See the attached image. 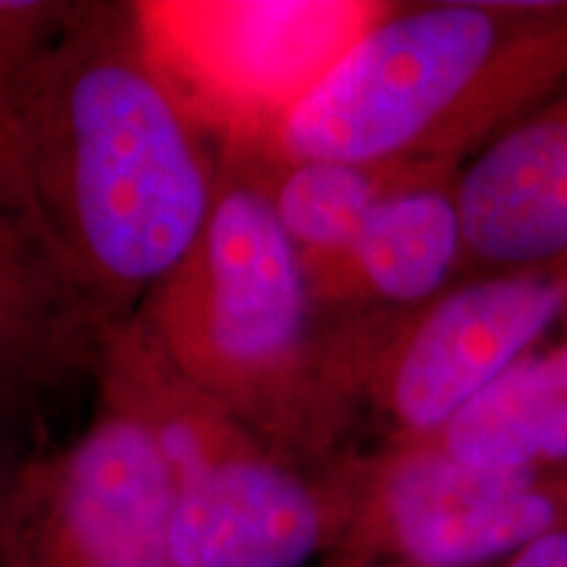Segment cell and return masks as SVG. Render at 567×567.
I'll list each match as a JSON object with an SVG mask.
<instances>
[{
    "instance_id": "cell-1",
    "label": "cell",
    "mask_w": 567,
    "mask_h": 567,
    "mask_svg": "<svg viewBox=\"0 0 567 567\" xmlns=\"http://www.w3.org/2000/svg\"><path fill=\"white\" fill-rule=\"evenodd\" d=\"M0 147L113 326L200 239L221 163L122 0L55 6L0 95Z\"/></svg>"
},
{
    "instance_id": "cell-2",
    "label": "cell",
    "mask_w": 567,
    "mask_h": 567,
    "mask_svg": "<svg viewBox=\"0 0 567 567\" xmlns=\"http://www.w3.org/2000/svg\"><path fill=\"white\" fill-rule=\"evenodd\" d=\"M134 321L234 423L313 471L337 463L381 347L373 323L318 302L243 153L218 163L200 239Z\"/></svg>"
},
{
    "instance_id": "cell-3",
    "label": "cell",
    "mask_w": 567,
    "mask_h": 567,
    "mask_svg": "<svg viewBox=\"0 0 567 567\" xmlns=\"http://www.w3.org/2000/svg\"><path fill=\"white\" fill-rule=\"evenodd\" d=\"M565 84L567 0L389 3L252 155L463 168Z\"/></svg>"
},
{
    "instance_id": "cell-4",
    "label": "cell",
    "mask_w": 567,
    "mask_h": 567,
    "mask_svg": "<svg viewBox=\"0 0 567 567\" xmlns=\"http://www.w3.org/2000/svg\"><path fill=\"white\" fill-rule=\"evenodd\" d=\"M339 563L478 567L567 526V471H484L431 442L329 467Z\"/></svg>"
},
{
    "instance_id": "cell-5",
    "label": "cell",
    "mask_w": 567,
    "mask_h": 567,
    "mask_svg": "<svg viewBox=\"0 0 567 567\" xmlns=\"http://www.w3.org/2000/svg\"><path fill=\"white\" fill-rule=\"evenodd\" d=\"M174 496L153 436L95 402L80 436L24 467L0 567H172Z\"/></svg>"
},
{
    "instance_id": "cell-6",
    "label": "cell",
    "mask_w": 567,
    "mask_h": 567,
    "mask_svg": "<svg viewBox=\"0 0 567 567\" xmlns=\"http://www.w3.org/2000/svg\"><path fill=\"white\" fill-rule=\"evenodd\" d=\"M557 321H567V260L457 281L381 344L365 400L392 442L434 439Z\"/></svg>"
},
{
    "instance_id": "cell-7",
    "label": "cell",
    "mask_w": 567,
    "mask_h": 567,
    "mask_svg": "<svg viewBox=\"0 0 567 567\" xmlns=\"http://www.w3.org/2000/svg\"><path fill=\"white\" fill-rule=\"evenodd\" d=\"M389 3H189L168 21L166 71L187 69L229 151L255 153L284 113L347 53ZM153 9V6H151ZM155 53V51H153Z\"/></svg>"
},
{
    "instance_id": "cell-8",
    "label": "cell",
    "mask_w": 567,
    "mask_h": 567,
    "mask_svg": "<svg viewBox=\"0 0 567 567\" xmlns=\"http://www.w3.org/2000/svg\"><path fill=\"white\" fill-rule=\"evenodd\" d=\"M113 326L0 147V421L38 455L53 415L97 389Z\"/></svg>"
},
{
    "instance_id": "cell-9",
    "label": "cell",
    "mask_w": 567,
    "mask_h": 567,
    "mask_svg": "<svg viewBox=\"0 0 567 567\" xmlns=\"http://www.w3.org/2000/svg\"><path fill=\"white\" fill-rule=\"evenodd\" d=\"M334 496L323 471L258 439L224 452L176 486L172 567H302L331 549Z\"/></svg>"
},
{
    "instance_id": "cell-10",
    "label": "cell",
    "mask_w": 567,
    "mask_h": 567,
    "mask_svg": "<svg viewBox=\"0 0 567 567\" xmlns=\"http://www.w3.org/2000/svg\"><path fill=\"white\" fill-rule=\"evenodd\" d=\"M465 274L567 260V84L457 174Z\"/></svg>"
},
{
    "instance_id": "cell-11",
    "label": "cell",
    "mask_w": 567,
    "mask_h": 567,
    "mask_svg": "<svg viewBox=\"0 0 567 567\" xmlns=\"http://www.w3.org/2000/svg\"><path fill=\"white\" fill-rule=\"evenodd\" d=\"M460 168L400 189L375 208L347 260L329 313L405 323L465 274Z\"/></svg>"
},
{
    "instance_id": "cell-12",
    "label": "cell",
    "mask_w": 567,
    "mask_h": 567,
    "mask_svg": "<svg viewBox=\"0 0 567 567\" xmlns=\"http://www.w3.org/2000/svg\"><path fill=\"white\" fill-rule=\"evenodd\" d=\"M255 163L274 216L300 255L310 289L329 305L365 224L386 197L457 166L425 163L264 161Z\"/></svg>"
},
{
    "instance_id": "cell-13",
    "label": "cell",
    "mask_w": 567,
    "mask_h": 567,
    "mask_svg": "<svg viewBox=\"0 0 567 567\" xmlns=\"http://www.w3.org/2000/svg\"><path fill=\"white\" fill-rule=\"evenodd\" d=\"M425 442L484 471H567V339L530 352Z\"/></svg>"
},
{
    "instance_id": "cell-14",
    "label": "cell",
    "mask_w": 567,
    "mask_h": 567,
    "mask_svg": "<svg viewBox=\"0 0 567 567\" xmlns=\"http://www.w3.org/2000/svg\"><path fill=\"white\" fill-rule=\"evenodd\" d=\"M59 0H0V95L51 21Z\"/></svg>"
},
{
    "instance_id": "cell-15",
    "label": "cell",
    "mask_w": 567,
    "mask_h": 567,
    "mask_svg": "<svg viewBox=\"0 0 567 567\" xmlns=\"http://www.w3.org/2000/svg\"><path fill=\"white\" fill-rule=\"evenodd\" d=\"M38 457V452L21 439L17 431L0 421V549H3V534L6 523H9V513L13 505V496L24 476V467Z\"/></svg>"
},
{
    "instance_id": "cell-16",
    "label": "cell",
    "mask_w": 567,
    "mask_h": 567,
    "mask_svg": "<svg viewBox=\"0 0 567 567\" xmlns=\"http://www.w3.org/2000/svg\"><path fill=\"white\" fill-rule=\"evenodd\" d=\"M567 528V526H565ZM565 528L551 530L528 542L513 555L505 557L502 567H567V536Z\"/></svg>"
},
{
    "instance_id": "cell-17",
    "label": "cell",
    "mask_w": 567,
    "mask_h": 567,
    "mask_svg": "<svg viewBox=\"0 0 567 567\" xmlns=\"http://www.w3.org/2000/svg\"><path fill=\"white\" fill-rule=\"evenodd\" d=\"M337 567H408V565H354V563H339Z\"/></svg>"
},
{
    "instance_id": "cell-18",
    "label": "cell",
    "mask_w": 567,
    "mask_h": 567,
    "mask_svg": "<svg viewBox=\"0 0 567 567\" xmlns=\"http://www.w3.org/2000/svg\"><path fill=\"white\" fill-rule=\"evenodd\" d=\"M565 536H567V528H565Z\"/></svg>"
}]
</instances>
